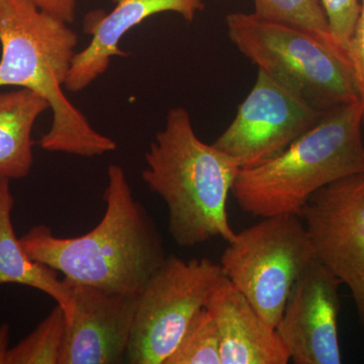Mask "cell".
Listing matches in <instances>:
<instances>
[{"mask_svg": "<svg viewBox=\"0 0 364 364\" xmlns=\"http://www.w3.org/2000/svg\"><path fill=\"white\" fill-rule=\"evenodd\" d=\"M104 200V217L88 233L60 238L38 225L21 244L31 258L69 282L138 296L166 259L161 234L119 165L107 168Z\"/></svg>", "mask_w": 364, "mask_h": 364, "instance_id": "6da1fadb", "label": "cell"}, {"mask_svg": "<svg viewBox=\"0 0 364 364\" xmlns=\"http://www.w3.org/2000/svg\"><path fill=\"white\" fill-rule=\"evenodd\" d=\"M70 25L32 0H0V88H26L49 102L53 119L40 140L43 150L102 156L117 143L95 130L64 92L77 53L78 36Z\"/></svg>", "mask_w": 364, "mask_h": 364, "instance_id": "7a4b0ae2", "label": "cell"}, {"mask_svg": "<svg viewBox=\"0 0 364 364\" xmlns=\"http://www.w3.org/2000/svg\"><path fill=\"white\" fill-rule=\"evenodd\" d=\"M145 162L143 181L166 205L168 232L177 245L193 248L217 237L227 243L234 238L228 200L240 165L198 138L184 107L169 109Z\"/></svg>", "mask_w": 364, "mask_h": 364, "instance_id": "3957f363", "label": "cell"}, {"mask_svg": "<svg viewBox=\"0 0 364 364\" xmlns=\"http://www.w3.org/2000/svg\"><path fill=\"white\" fill-rule=\"evenodd\" d=\"M360 102L325 112L318 123L268 161L241 169L232 193L253 217L296 215L320 189L364 173Z\"/></svg>", "mask_w": 364, "mask_h": 364, "instance_id": "277c9868", "label": "cell"}, {"mask_svg": "<svg viewBox=\"0 0 364 364\" xmlns=\"http://www.w3.org/2000/svg\"><path fill=\"white\" fill-rule=\"evenodd\" d=\"M228 36L242 55L321 111L358 102L348 57L296 26L254 14L226 16Z\"/></svg>", "mask_w": 364, "mask_h": 364, "instance_id": "5b68a950", "label": "cell"}, {"mask_svg": "<svg viewBox=\"0 0 364 364\" xmlns=\"http://www.w3.org/2000/svg\"><path fill=\"white\" fill-rule=\"evenodd\" d=\"M262 219L235 234L220 265L227 279L275 328L294 284L316 252L299 215Z\"/></svg>", "mask_w": 364, "mask_h": 364, "instance_id": "8992f818", "label": "cell"}, {"mask_svg": "<svg viewBox=\"0 0 364 364\" xmlns=\"http://www.w3.org/2000/svg\"><path fill=\"white\" fill-rule=\"evenodd\" d=\"M225 279L220 263L208 258L167 256L138 296L126 363L165 364Z\"/></svg>", "mask_w": 364, "mask_h": 364, "instance_id": "52a82bcc", "label": "cell"}, {"mask_svg": "<svg viewBox=\"0 0 364 364\" xmlns=\"http://www.w3.org/2000/svg\"><path fill=\"white\" fill-rule=\"evenodd\" d=\"M325 112L258 70L252 90L214 146L235 158L241 169L252 168L284 152Z\"/></svg>", "mask_w": 364, "mask_h": 364, "instance_id": "ba28073f", "label": "cell"}, {"mask_svg": "<svg viewBox=\"0 0 364 364\" xmlns=\"http://www.w3.org/2000/svg\"><path fill=\"white\" fill-rule=\"evenodd\" d=\"M301 218L316 258L350 291L364 330V173L320 189L306 203Z\"/></svg>", "mask_w": 364, "mask_h": 364, "instance_id": "9c48e42d", "label": "cell"}, {"mask_svg": "<svg viewBox=\"0 0 364 364\" xmlns=\"http://www.w3.org/2000/svg\"><path fill=\"white\" fill-rule=\"evenodd\" d=\"M340 280L315 258L289 294L275 330L294 364H340Z\"/></svg>", "mask_w": 364, "mask_h": 364, "instance_id": "30bf717a", "label": "cell"}, {"mask_svg": "<svg viewBox=\"0 0 364 364\" xmlns=\"http://www.w3.org/2000/svg\"><path fill=\"white\" fill-rule=\"evenodd\" d=\"M65 280L74 313L66 322L59 364L124 363L138 296Z\"/></svg>", "mask_w": 364, "mask_h": 364, "instance_id": "8fae6325", "label": "cell"}, {"mask_svg": "<svg viewBox=\"0 0 364 364\" xmlns=\"http://www.w3.org/2000/svg\"><path fill=\"white\" fill-rule=\"evenodd\" d=\"M111 13L92 11L85 18V33L92 36L90 44L76 53L65 90H85L109 69L114 57H126L119 42L132 28L161 13L179 14L184 21H193L205 9L203 0H112Z\"/></svg>", "mask_w": 364, "mask_h": 364, "instance_id": "7c38bea8", "label": "cell"}, {"mask_svg": "<svg viewBox=\"0 0 364 364\" xmlns=\"http://www.w3.org/2000/svg\"><path fill=\"white\" fill-rule=\"evenodd\" d=\"M205 309L219 330L222 364L291 363L275 328L227 277L210 294Z\"/></svg>", "mask_w": 364, "mask_h": 364, "instance_id": "4fadbf2b", "label": "cell"}, {"mask_svg": "<svg viewBox=\"0 0 364 364\" xmlns=\"http://www.w3.org/2000/svg\"><path fill=\"white\" fill-rule=\"evenodd\" d=\"M14 198L11 181L0 178V286L20 284L51 296L63 309L66 322L74 313L70 289L53 268L31 258L14 232L11 213Z\"/></svg>", "mask_w": 364, "mask_h": 364, "instance_id": "5bb4252c", "label": "cell"}, {"mask_svg": "<svg viewBox=\"0 0 364 364\" xmlns=\"http://www.w3.org/2000/svg\"><path fill=\"white\" fill-rule=\"evenodd\" d=\"M49 102L26 88L0 92V178L21 179L33 165V129Z\"/></svg>", "mask_w": 364, "mask_h": 364, "instance_id": "9a60e30c", "label": "cell"}, {"mask_svg": "<svg viewBox=\"0 0 364 364\" xmlns=\"http://www.w3.org/2000/svg\"><path fill=\"white\" fill-rule=\"evenodd\" d=\"M254 14L263 20L296 26L348 57L339 45L318 0H254ZM349 59V58H348Z\"/></svg>", "mask_w": 364, "mask_h": 364, "instance_id": "2e32d148", "label": "cell"}, {"mask_svg": "<svg viewBox=\"0 0 364 364\" xmlns=\"http://www.w3.org/2000/svg\"><path fill=\"white\" fill-rule=\"evenodd\" d=\"M65 328V314L57 305L30 335L9 349L7 364H59Z\"/></svg>", "mask_w": 364, "mask_h": 364, "instance_id": "e0dca14e", "label": "cell"}, {"mask_svg": "<svg viewBox=\"0 0 364 364\" xmlns=\"http://www.w3.org/2000/svg\"><path fill=\"white\" fill-rule=\"evenodd\" d=\"M165 364H222L219 330L207 309L191 321Z\"/></svg>", "mask_w": 364, "mask_h": 364, "instance_id": "ac0fdd59", "label": "cell"}, {"mask_svg": "<svg viewBox=\"0 0 364 364\" xmlns=\"http://www.w3.org/2000/svg\"><path fill=\"white\" fill-rule=\"evenodd\" d=\"M324 9L335 39L348 55V45L355 28L360 0H318Z\"/></svg>", "mask_w": 364, "mask_h": 364, "instance_id": "d6986e66", "label": "cell"}, {"mask_svg": "<svg viewBox=\"0 0 364 364\" xmlns=\"http://www.w3.org/2000/svg\"><path fill=\"white\" fill-rule=\"evenodd\" d=\"M347 52L358 88L359 102L363 107L364 126V0H360V11Z\"/></svg>", "mask_w": 364, "mask_h": 364, "instance_id": "ffe728a7", "label": "cell"}, {"mask_svg": "<svg viewBox=\"0 0 364 364\" xmlns=\"http://www.w3.org/2000/svg\"><path fill=\"white\" fill-rule=\"evenodd\" d=\"M40 9L67 21L74 23L78 0H32Z\"/></svg>", "mask_w": 364, "mask_h": 364, "instance_id": "44dd1931", "label": "cell"}, {"mask_svg": "<svg viewBox=\"0 0 364 364\" xmlns=\"http://www.w3.org/2000/svg\"><path fill=\"white\" fill-rule=\"evenodd\" d=\"M11 328L9 324L0 326V364H7L9 351Z\"/></svg>", "mask_w": 364, "mask_h": 364, "instance_id": "7402d4cb", "label": "cell"}]
</instances>
